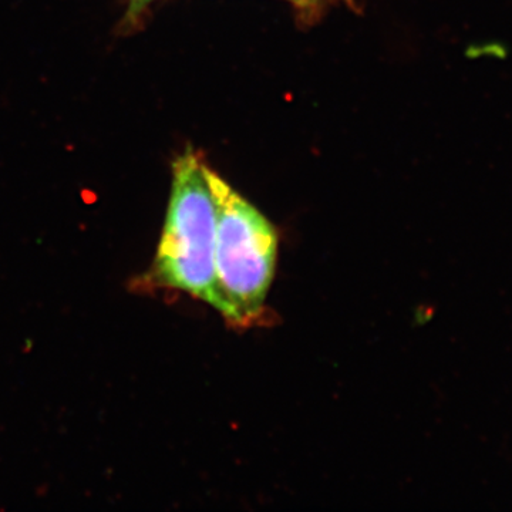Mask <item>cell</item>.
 <instances>
[{"instance_id":"obj_1","label":"cell","mask_w":512,"mask_h":512,"mask_svg":"<svg viewBox=\"0 0 512 512\" xmlns=\"http://www.w3.org/2000/svg\"><path fill=\"white\" fill-rule=\"evenodd\" d=\"M208 175L217 204V311L229 325L251 328L264 319L278 261V232L211 168Z\"/></svg>"},{"instance_id":"obj_2","label":"cell","mask_w":512,"mask_h":512,"mask_svg":"<svg viewBox=\"0 0 512 512\" xmlns=\"http://www.w3.org/2000/svg\"><path fill=\"white\" fill-rule=\"evenodd\" d=\"M173 170L167 218L148 284L187 293L217 311V204L210 167L188 151L175 161Z\"/></svg>"},{"instance_id":"obj_3","label":"cell","mask_w":512,"mask_h":512,"mask_svg":"<svg viewBox=\"0 0 512 512\" xmlns=\"http://www.w3.org/2000/svg\"><path fill=\"white\" fill-rule=\"evenodd\" d=\"M295 2H306V0H295Z\"/></svg>"}]
</instances>
